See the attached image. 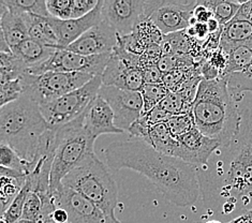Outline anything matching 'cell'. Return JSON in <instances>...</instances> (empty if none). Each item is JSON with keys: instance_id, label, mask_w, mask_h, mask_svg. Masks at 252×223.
<instances>
[{"instance_id": "cell-2", "label": "cell", "mask_w": 252, "mask_h": 223, "mask_svg": "<svg viewBox=\"0 0 252 223\" xmlns=\"http://www.w3.org/2000/svg\"><path fill=\"white\" fill-rule=\"evenodd\" d=\"M102 154L111 170L129 168L142 174L176 206H191L201 196L195 166L161 154L142 141L130 138L113 142L102 150Z\"/></svg>"}, {"instance_id": "cell-32", "label": "cell", "mask_w": 252, "mask_h": 223, "mask_svg": "<svg viewBox=\"0 0 252 223\" xmlns=\"http://www.w3.org/2000/svg\"><path fill=\"white\" fill-rule=\"evenodd\" d=\"M134 33L140 38L146 46L149 44H161L164 35L159 28L155 25L151 19H145L141 21L135 27Z\"/></svg>"}, {"instance_id": "cell-28", "label": "cell", "mask_w": 252, "mask_h": 223, "mask_svg": "<svg viewBox=\"0 0 252 223\" xmlns=\"http://www.w3.org/2000/svg\"><path fill=\"white\" fill-rule=\"evenodd\" d=\"M161 49L163 54H173V55H184V54H191V39L183 32H174L164 35L162 41Z\"/></svg>"}, {"instance_id": "cell-25", "label": "cell", "mask_w": 252, "mask_h": 223, "mask_svg": "<svg viewBox=\"0 0 252 223\" xmlns=\"http://www.w3.org/2000/svg\"><path fill=\"white\" fill-rule=\"evenodd\" d=\"M0 4L16 13L51 17L47 11L46 0H0Z\"/></svg>"}, {"instance_id": "cell-49", "label": "cell", "mask_w": 252, "mask_h": 223, "mask_svg": "<svg viewBox=\"0 0 252 223\" xmlns=\"http://www.w3.org/2000/svg\"><path fill=\"white\" fill-rule=\"evenodd\" d=\"M194 223H225L224 221H221L218 219H208V220H203V221H197Z\"/></svg>"}, {"instance_id": "cell-31", "label": "cell", "mask_w": 252, "mask_h": 223, "mask_svg": "<svg viewBox=\"0 0 252 223\" xmlns=\"http://www.w3.org/2000/svg\"><path fill=\"white\" fill-rule=\"evenodd\" d=\"M145 85V80L142 69L140 68H129L125 70L123 73L117 77V80L114 83V87L130 90V92H139L143 89Z\"/></svg>"}, {"instance_id": "cell-38", "label": "cell", "mask_w": 252, "mask_h": 223, "mask_svg": "<svg viewBox=\"0 0 252 223\" xmlns=\"http://www.w3.org/2000/svg\"><path fill=\"white\" fill-rule=\"evenodd\" d=\"M118 45L123 47L125 51L136 56H141L146 49V45L143 43L134 32L127 35L118 34Z\"/></svg>"}, {"instance_id": "cell-23", "label": "cell", "mask_w": 252, "mask_h": 223, "mask_svg": "<svg viewBox=\"0 0 252 223\" xmlns=\"http://www.w3.org/2000/svg\"><path fill=\"white\" fill-rule=\"evenodd\" d=\"M200 2L213 13L221 26L230 23L238 13L243 2L227 0H200Z\"/></svg>"}, {"instance_id": "cell-46", "label": "cell", "mask_w": 252, "mask_h": 223, "mask_svg": "<svg viewBox=\"0 0 252 223\" xmlns=\"http://www.w3.org/2000/svg\"><path fill=\"white\" fill-rule=\"evenodd\" d=\"M52 219L55 223H69V214L63 208L56 207L53 213Z\"/></svg>"}, {"instance_id": "cell-22", "label": "cell", "mask_w": 252, "mask_h": 223, "mask_svg": "<svg viewBox=\"0 0 252 223\" xmlns=\"http://www.w3.org/2000/svg\"><path fill=\"white\" fill-rule=\"evenodd\" d=\"M157 152L174 157L177 148V140L173 136L166 123L153 126L149 131V143Z\"/></svg>"}, {"instance_id": "cell-44", "label": "cell", "mask_w": 252, "mask_h": 223, "mask_svg": "<svg viewBox=\"0 0 252 223\" xmlns=\"http://www.w3.org/2000/svg\"><path fill=\"white\" fill-rule=\"evenodd\" d=\"M142 72L145 84H162L163 73L159 70L157 64L146 65V67L142 68Z\"/></svg>"}, {"instance_id": "cell-15", "label": "cell", "mask_w": 252, "mask_h": 223, "mask_svg": "<svg viewBox=\"0 0 252 223\" xmlns=\"http://www.w3.org/2000/svg\"><path fill=\"white\" fill-rule=\"evenodd\" d=\"M176 140L177 148L174 157L196 168L205 165L213 153L221 145L218 141L202 134L196 127Z\"/></svg>"}, {"instance_id": "cell-48", "label": "cell", "mask_w": 252, "mask_h": 223, "mask_svg": "<svg viewBox=\"0 0 252 223\" xmlns=\"http://www.w3.org/2000/svg\"><path fill=\"white\" fill-rule=\"evenodd\" d=\"M207 27H208V30H209V33L217 32L218 30H220L222 28V26L220 25L219 22L216 19H214V17L207 22Z\"/></svg>"}, {"instance_id": "cell-29", "label": "cell", "mask_w": 252, "mask_h": 223, "mask_svg": "<svg viewBox=\"0 0 252 223\" xmlns=\"http://www.w3.org/2000/svg\"><path fill=\"white\" fill-rule=\"evenodd\" d=\"M169 94L170 90L163 84H145L141 90L144 102L142 116L151 112L154 107L159 105L160 102Z\"/></svg>"}, {"instance_id": "cell-1", "label": "cell", "mask_w": 252, "mask_h": 223, "mask_svg": "<svg viewBox=\"0 0 252 223\" xmlns=\"http://www.w3.org/2000/svg\"><path fill=\"white\" fill-rule=\"evenodd\" d=\"M196 173L208 212L229 222L252 209V108L241 111L236 134Z\"/></svg>"}, {"instance_id": "cell-18", "label": "cell", "mask_w": 252, "mask_h": 223, "mask_svg": "<svg viewBox=\"0 0 252 223\" xmlns=\"http://www.w3.org/2000/svg\"><path fill=\"white\" fill-rule=\"evenodd\" d=\"M252 47V23L235 16L222 27L219 49L226 55L236 47Z\"/></svg>"}, {"instance_id": "cell-11", "label": "cell", "mask_w": 252, "mask_h": 223, "mask_svg": "<svg viewBox=\"0 0 252 223\" xmlns=\"http://www.w3.org/2000/svg\"><path fill=\"white\" fill-rule=\"evenodd\" d=\"M98 96L111 106L114 113V124L118 129L129 131L130 127L142 117L144 102L139 92L102 85Z\"/></svg>"}, {"instance_id": "cell-6", "label": "cell", "mask_w": 252, "mask_h": 223, "mask_svg": "<svg viewBox=\"0 0 252 223\" xmlns=\"http://www.w3.org/2000/svg\"><path fill=\"white\" fill-rule=\"evenodd\" d=\"M85 113L73 122L56 129V149L50 176L51 194L63 186V180L89 156L94 154L95 140L84 128Z\"/></svg>"}, {"instance_id": "cell-5", "label": "cell", "mask_w": 252, "mask_h": 223, "mask_svg": "<svg viewBox=\"0 0 252 223\" xmlns=\"http://www.w3.org/2000/svg\"><path fill=\"white\" fill-rule=\"evenodd\" d=\"M109 168L93 154L63 178V185L97 205L109 217L115 218L118 187Z\"/></svg>"}, {"instance_id": "cell-10", "label": "cell", "mask_w": 252, "mask_h": 223, "mask_svg": "<svg viewBox=\"0 0 252 223\" xmlns=\"http://www.w3.org/2000/svg\"><path fill=\"white\" fill-rule=\"evenodd\" d=\"M112 53L95 56H84L67 50H57L50 60L41 67L28 72L32 75H41L45 72H71L102 76Z\"/></svg>"}, {"instance_id": "cell-37", "label": "cell", "mask_w": 252, "mask_h": 223, "mask_svg": "<svg viewBox=\"0 0 252 223\" xmlns=\"http://www.w3.org/2000/svg\"><path fill=\"white\" fill-rule=\"evenodd\" d=\"M46 7L51 17L62 21L71 20L72 0H46Z\"/></svg>"}, {"instance_id": "cell-19", "label": "cell", "mask_w": 252, "mask_h": 223, "mask_svg": "<svg viewBox=\"0 0 252 223\" xmlns=\"http://www.w3.org/2000/svg\"><path fill=\"white\" fill-rule=\"evenodd\" d=\"M56 51L55 47L47 46L37 40L28 38L16 46L12 53L24 64L27 69L26 73H28L50 60Z\"/></svg>"}, {"instance_id": "cell-39", "label": "cell", "mask_w": 252, "mask_h": 223, "mask_svg": "<svg viewBox=\"0 0 252 223\" xmlns=\"http://www.w3.org/2000/svg\"><path fill=\"white\" fill-rule=\"evenodd\" d=\"M41 210H42L41 197L38 193H35V192L32 191L27 197L25 206H24L22 220L34 221L38 218V216L40 215Z\"/></svg>"}, {"instance_id": "cell-20", "label": "cell", "mask_w": 252, "mask_h": 223, "mask_svg": "<svg viewBox=\"0 0 252 223\" xmlns=\"http://www.w3.org/2000/svg\"><path fill=\"white\" fill-rule=\"evenodd\" d=\"M0 5H1V11H0L1 33L0 34L4 38L11 51H13L23 41L29 38L26 22L24 14L8 10L2 4Z\"/></svg>"}, {"instance_id": "cell-35", "label": "cell", "mask_w": 252, "mask_h": 223, "mask_svg": "<svg viewBox=\"0 0 252 223\" xmlns=\"http://www.w3.org/2000/svg\"><path fill=\"white\" fill-rule=\"evenodd\" d=\"M166 124L169 126L172 134L175 138L187 134L188 132H190L196 127L193 113L192 112L188 114H183V115L172 116Z\"/></svg>"}, {"instance_id": "cell-17", "label": "cell", "mask_w": 252, "mask_h": 223, "mask_svg": "<svg viewBox=\"0 0 252 223\" xmlns=\"http://www.w3.org/2000/svg\"><path fill=\"white\" fill-rule=\"evenodd\" d=\"M84 128L94 140L102 134H119L123 130L114 124V113L109 103L98 96L85 112Z\"/></svg>"}, {"instance_id": "cell-34", "label": "cell", "mask_w": 252, "mask_h": 223, "mask_svg": "<svg viewBox=\"0 0 252 223\" xmlns=\"http://www.w3.org/2000/svg\"><path fill=\"white\" fill-rule=\"evenodd\" d=\"M159 105L172 116L183 115V114L192 112V108L186 104L182 94L177 92H170V94L160 102Z\"/></svg>"}, {"instance_id": "cell-40", "label": "cell", "mask_w": 252, "mask_h": 223, "mask_svg": "<svg viewBox=\"0 0 252 223\" xmlns=\"http://www.w3.org/2000/svg\"><path fill=\"white\" fill-rule=\"evenodd\" d=\"M163 55L161 45L159 44H149L146 46L145 51L140 56V68H144L146 65L157 64L160 58Z\"/></svg>"}, {"instance_id": "cell-4", "label": "cell", "mask_w": 252, "mask_h": 223, "mask_svg": "<svg viewBox=\"0 0 252 223\" xmlns=\"http://www.w3.org/2000/svg\"><path fill=\"white\" fill-rule=\"evenodd\" d=\"M47 129L40 104L26 94L0 108V144L10 146L31 163Z\"/></svg>"}, {"instance_id": "cell-33", "label": "cell", "mask_w": 252, "mask_h": 223, "mask_svg": "<svg viewBox=\"0 0 252 223\" xmlns=\"http://www.w3.org/2000/svg\"><path fill=\"white\" fill-rule=\"evenodd\" d=\"M31 192H32V185L27 179L25 187L22 189L19 195L15 197V200L12 202L10 207L7 209V212L2 215V218L8 223H17L20 220H22L24 206H25L27 197Z\"/></svg>"}, {"instance_id": "cell-27", "label": "cell", "mask_w": 252, "mask_h": 223, "mask_svg": "<svg viewBox=\"0 0 252 223\" xmlns=\"http://www.w3.org/2000/svg\"><path fill=\"white\" fill-rule=\"evenodd\" d=\"M227 88L233 99L239 102L244 98V94L252 93V64L242 72L230 74L226 76Z\"/></svg>"}, {"instance_id": "cell-8", "label": "cell", "mask_w": 252, "mask_h": 223, "mask_svg": "<svg viewBox=\"0 0 252 223\" xmlns=\"http://www.w3.org/2000/svg\"><path fill=\"white\" fill-rule=\"evenodd\" d=\"M102 85V77L94 76L80 89L40 105L41 113L49 128L63 127L82 116L92 102L98 97Z\"/></svg>"}, {"instance_id": "cell-41", "label": "cell", "mask_w": 252, "mask_h": 223, "mask_svg": "<svg viewBox=\"0 0 252 223\" xmlns=\"http://www.w3.org/2000/svg\"><path fill=\"white\" fill-rule=\"evenodd\" d=\"M99 0H72L71 20L81 19L97 7Z\"/></svg>"}, {"instance_id": "cell-47", "label": "cell", "mask_w": 252, "mask_h": 223, "mask_svg": "<svg viewBox=\"0 0 252 223\" xmlns=\"http://www.w3.org/2000/svg\"><path fill=\"white\" fill-rule=\"evenodd\" d=\"M226 223H252V209Z\"/></svg>"}, {"instance_id": "cell-24", "label": "cell", "mask_w": 252, "mask_h": 223, "mask_svg": "<svg viewBox=\"0 0 252 223\" xmlns=\"http://www.w3.org/2000/svg\"><path fill=\"white\" fill-rule=\"evenodd\" d=\"M27 177H0V204H1V215H3L10 205L19 195L25 187Z\"/></svg>"}, {"instance_id": "cell-13", "label": "cell", "mask_w": 252, "mask_h": 223, "mask_svg": "<svg viewBox=\"0 0 252 223\" xmlns=\"http://www.w3.org/2000/svg\"><path fill=\"white\" fill-rule=\"evenodd\" d=\"M197 0H162L151 20L163 35L183 32L189 27Z\"/></svg>"}, {"instance_id": "cell-50", "label": "cell", "mask_w": 252, "mask_h": 223, "mask_svg": "<svg viewBox=\"0 0 252 223\" xmlns=\"http://www.w3.org/2000/svg\"><path fill=\"white\" fill-rule=\"evenodd\" d=\"M17 223H32V221H27V220H20V221L17 222ZM47 223H55V222H54L53 220H51V221H49V222H47Z\"/></svg>"}, {"instance_id": "cell-26", "label": "cell", "mask_w": 252, "mask_h": 223, "mask_svg": "<svg viewBox=\"0 0 252 223\" xmlns=\"http://www.w3.org/2000/svg\"><path fill=\"white\" fill-rule=\"evenodd\" d=\"M252 64V47L239 46L234 49L227 55L226 67L221 77H226L230 74L242 72Z\"/></svg>"}, {"instance_id": "cell-3", "label": "cell", "mask_w": 252, "mask_h": 223, "mask_svg": "<svg viewBox=\"0 0 252 223\" xmlns=\"http://www.w3.org/2000/svg\"><path fill=\"white\" fill-rule=\"evenodd\" d=\"M192 113L197 130L221 145L232 140L241 124V111L227 88L226 77L202 80Z\"/></svg>"}, {"instance_id": "cell-36", "label": "cell", "mask_w": 252, "mask_h": 223, "mask_svg": "<svg viewBox=\"0 0 252 223\" xmlns=\"http://www.w3.org/2000/svg\"><path fill=\"white\" fill-rule=\"evenodd\" d=\"M24 94L22 78L14 81L0 82V105H7L19 100Z\"/></svg>"}, {"instance_id": "cell-21", "label": "cell", "mask_w": 252, "mask_h": 223, "mask_svg": "<svg viewBox=\"0 0 252 223\" xmlns=\"http://www.w3.org/2000/svg\"><path fill=\"white\" fill-rule=\"evenodd\" d=\"M24 19L27 25L29 38L58 50V38L52 27L50 17L25 13Z\"/></svg>"}, {"instance_id": "cell-45", "label": "cell", "mask_w": 252, "mask_h": 223, "mask_svg": "<svg viewBox=\"0 0 252 223\" xmlns=\"http://www.w3.org/2000/svg\"><path fill=\"white\" fill-rule=\"evenodd\" d=\"M193 16L197 20V22L203 23V24H207V22L214 17L212 12L207 8L204 7V5L200 2V0H197V4L193 11Z\"/></svg>"}, {"instance_id": "cell-43", "label": "cell", "mask_w": 252, "mask_h": 223, "mask_svg": "<svg viewBox=\"0 0 252 223\" xmlns=\"http://www.w3.org/2000/svg\"><path fill=\"white\" fill-rule=\"evenodd\" d=\"M159 70L162 73H169V72L181 68V63H179V56L173 55V54H163L162 57L157 64Z\"/></svg>"}, {"instance_id": "cell-30", "label": "cell", "mask_w": 252, "mask_h": 223, "mask_svg": "<svg viewBox=\"0 0 252 223\" xmlns=\"http://www.w3.org/2000/svg\"><path fill=\"white\" fill-rule=\"evenodd\" d=\"M0 165L9 170L29 174L32 163L22 159L15 150L5 144H0Z\"/></svg>"}, {"instance_id": "cell-12", "label": "cell", "mask_w": 252, "mask_h": 223, "mask_svg": "<svg viewBox=\"0 0 252 223\" xmlns=\"http://www.w3.org/2000/svg\"><path fill=\"white\" fill-rule=\"evenodd\" d=\"M52 198L56 207L67 210L69 223H122L116 217H109L97 205L63 185L52 194Z\"/></svg>"}, {"instance_id": "cell-16", "label": "cell", "mask_w": 252, "mask_h": 223, "mask_svg": "<svg viewBox=\"0 0 252 223\" xmlns=\"http://www.w3.org/2000/svg\"><path fill=\"white\" fill-rule=\"evenodd\" d=\"M104 0H99V2L91 13L75 20L62 21L50 17L52 27L58 38V50H65L77 39L87 32L95 25L103 20L102 16V8Z\"/></svg>"}, {"instance_id": "cell-14", "label": "cell", "mask_w": 252, "mask_h": 223, "mask_svg": "<svg viewBox=\"0 0 252 223\" xmlns=\"http://www.w3.org/2000/svg\"><path fill=\"white\" fill-rule=\"evenodd\" d=\"M117 44L118 32L106 21L102 20L65 50L84 56H95L112 53Z\"/></svg>"}, {"instance_id": "cell-42", "label": "cell", "mask_w": 252, "mask_h": 223, "mask_svg": "<svg viewBox=\"0 0 252 223\" xmlns=\"http://www.w3.org/2000/svg\"><path fill=\"white\" fill-rule=\"evenodd\" d=\"M171 114L165 112L160 105H157L154 107L151 112L145 114V115H143L141 118H143L144 122H145L149 127H153L159 124L167 123L171 119Z\"/></svg>"}, {"instance_id": "cell-7", "label": "cell", "mask_w": 252, "mask_h": 223, "mask_svg": "<svg viewBox=\"0 0 252 223\" xmlns=\"http://www.w3.org/2000/svg\"><path fill=\"white\" fill-rule=\"evenodd\" d=\"M94 77L87 73L50 71L37 76L25 73L22 77V84L24 94L43 105L80 89Z\"/></svg>"}, {"instance_id": "cell-9", "label": "cell", "mask_w": 252, "mask_h": 223, "mask_svg": "<svg viewBox=\"0 0 252 223\" xmlns=\"http://www.w3.org/2000/svg\"><path fill=\"white\" fill-rule=\"evenodd\" d=\"M162 0H104L102 16L118 34L133 33L141 21L151 19Z\"/></svg>"}]
</instances>
